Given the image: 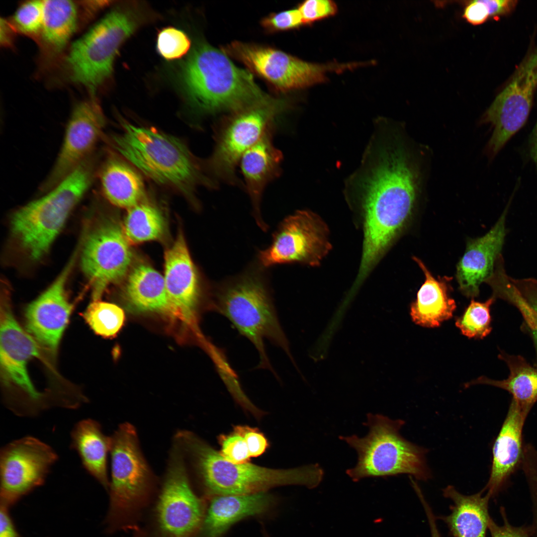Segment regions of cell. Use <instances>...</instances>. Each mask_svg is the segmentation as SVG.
Listing matches in <instances>:
<instances>
[{"label": "cell", "mask_w": 537, "mask_h": 537, "mask_svg": "<svg viewBox=\"0 0 537 537\" xmlns=\"http://www.w3.org/2000/svg\"><path fill=\"white\" fill-rule=\"evenodd\" d=\"M44 19V0H29L21 4L13 17V28L32 37L40 36Z\"/></svg>", "instance_id": "cell-35"}, {"label": "cell", "mask_w": 537, "mask_h": 537, "mask_svg": "<svg viewBox=\"0 0 537 537\" xmlns=\"http://www.w3.org/2000/svg\"><path fill=\"white\" fill-rule=\"evenodd\" d=\"M180 447L191 459L207 496L246 495L267 492L284 485L317 486L324 475L318 464L291 469H273L250 462L235 464L194 434L182 431L178 434Z\"/></svg>", "instance_id": "cell-2"}, {"label": "cell", "mask_w": 537, "mask_h": 537, "mask_svg": "<svg viewBox=\"0 0 537 537\" xmlns=\"http://www.w3.org/2000/svg\"><path fill=\"white\" fill-rule=\"evenodd\" d=\"M482 489L471 495L461 494L452 486L443 490V495L453 502L451 513L442 519L453 537H486L489 502L491 497Z\"/></svg>", "instance_id": "cell-26"}, {"label": "cell", "mask_w": 537, "mask_h": 537, "mask_svg": "<svg viewBox=\"0 0 537 537\" xmlns=\"http://www.w3.org/2000/svg\"><path fill=\"white\" fill-rule=\"evenodd\" d=\"M331 247L323 220L311 211H298L279 224L271 245L260 251L259 260L266 268L292 263L318 266Z\"/></svg>", "instance_id": "cell-16"}, {"label": "cell", "mask_w": 537, "mask_h": 537, "mask_svg": "<svg viewBox=\"0 0 537 537\" xmlns=\"http://www.w3.org/2000/svg\"><path fill=\"white\" fill-rule=\"evenodd\" d=\"M14 29L11 23L6 20H0V41L4 46L11 44L12 36L10 32Z\"/></svg>", "instance_id": "cell-48"}, {"label": "cell", "mask_w": 537, "mask_h": 537, "mask_svg": "<svg viewBox=\"0 0 537 537\" xmlns=\"http://www.w3.org/2000/svg\"><path fill=\"white\" fill-rule=\"evenodd\" d=\"M537 90V47L528 52L483 115L493 128L486 152L494 158L526 123Z\"/></svg>", "instance_id": "cell-14"}, {"label": "cell", "mask_w": 537, "mask_h": 537, "mask_svg": "<svg viewBox=\"0 0 537 537\" xmlns=\"http://www.w3.org/2000/svg\"><path fill=\"white\" fill-rule=\"evenodd\" d=\"M137 24L131 12L115 9L75 41L66 59L71 81L87 88L93 96L110 76L120 47Z\"/></svg>", "instance_id": "cell-12"}, {"label": "cell", "mask_w": 537, "mask_h": 537, "mask_svg": "<svg viewBox=\"0 0 537 537\" xmlns=\"http://www.w3.org/2000/svg\"><path fill=\"white\" fill-rule=\"evenodd\" d=\"M286 104L269 97L230 112L217 123L215 145L206 163L211 178L232 185L241 183L236 169L243 155L255 144L283 111Z\"/></svg>", "instance_id": "cell-9"}, {"label": "cell", "mask_w": 537, "mask_h": 537, "mask_svg": "<svg viewBox=\"0 0 537 537\" xmlns=\"http://www.w3.org/2000/svg\"><path fill=\"white\" fill-rule=\"evenodd\" d=\"M98 175L104 196L116 206L129 209L144 196L145 185L140 175L115 157L109 156L104 161Z\"/></svg>", "instance_id": "cell-28"}, {"label": "cell", "mask_w": 537, "mask_h": 537, "mask_svg": "<svg viewBox=\"0 0 537 537\" xmlns=\"http://www.w3.org/2000/svg\"><path fill=\"white\" fill-rule=\"evenodd\" d=\"M111 481L106 532L133 531L153 503L156 483L139 445L134 427L120 425L110 437Z\"/></svg>", "instance_id": "cell-5"}, {"label": "cell", "mask_w": 537, "mask_h": 537, "mask_svg": "<svg viewBox=\"0 0 537 537\" xmlns=\"http://www.w3.org/2000/svg\"><path fill=\"white\" fill-rule=\"evenodd\" d=\"M304 24L313 22L334 15L338 7L330 0H308L299 4L298 8Z\"/></svg>", "instance_id": "cell-39"}, {"label": "cell", "mask_w": 537, "mask_h": 537, "mask_svg": "<svg viewBox=\"0 0 537 537\" xmlns=\"http://www.w3.org/2000/svg\"><path fill=\"white\" fill-rule=\"evenodd\" d=\"M165 228L159 210L148 203L140 202L128 209L124 233L129 242L139 243L160 238Z\"/></svg>", "instance_id": "cell-32"}, {"label": "cell", "mask_w": 537, "mask_h": 537, "mask_svg": "<svg viewBox=\"0 0 537 537\" xmlns=\"http://www.w3.org/2000/svg\"><path fill=\"white\" fill-rule=\"evenodd\" d=\"M419 499L423 505L428 519L430 528L431 537H441L437 526L436 518L430 506L424 496L421 497Z\"/></svg>", "instance_id": "cell-47"}, {"label": "cell", "mask_w": 537, "mask_h": 537, "mask_svg": "<svg viewBox=\"0 0 537 537\" xmlns=\"http://www.w3.org/2000/svg\"><path fill=\"white\" fill-rule=\"evenodd\" d=\"M404 423L401 419L368 413L365 425L369 432L365 436L340 437L358 455L356 466L346 471L354 481L401 474L423 481L431 477L426 460L428 450L401 435L400 430Z\"/></svg>", "instance_id": "cell-7"}, {"label": "cell", "mask_w": 537, "mask_h": 537, "mask_svg": "<svg viewBox=\"0 0 537 537\" xmlns=\"http://www.w3.org/2000/svg\"><path fill=\"white\" fill-rule=\"evenodd\" d=\"M518 289L528 304L537 311V280L522 279L518 283Z\"/></svg>", "instance_id": "cell-45"}, {"label": "cell", "mask_w": 537, "mask_h": 537, "mask_svg": "<svg viewBox=\"0 0 537 537\" xmlns=\"http://www.w3.org/2000/svg\"><path fill=\"white\" fill-rule=\"evenodd\" d=\"M132 537H144L143 530L140 528L134 531L133 535Z\"/></svg>", "instance_id": "cell-51"}, {"label": "cell", "mask_w": 537, "mask_h": 537, "mask_svg": "<svg viewBox=\"0 0 537 537\" xmlns=\"http://www.w3.org/2000/svg\"><path fill=\"white\" fill-rule=\"evenodd\" d=\"M522 314L529 326L537 330V311L532 307L528 306L525 309Z\"/></svg>", "instance_id": "cell-50"}, {"label": "cell", "mask_w": 537, "mask_h": 537, "mask_svg": "<svg viewBox=\"0 0 537 537\" xmlns=\"http://www.w3.org/2000/svg\"><path fill=\"white\" fill-rule=\"evenodd\" d=\"M222 51L282 91L303 89L327 81L331 72L342 73L361 63L317 64L269 47L234 41Z\"/></svg>", "instance_id": "cell-13"}, {"label": "cell", "mask_w": 537, "mask_h": 537, "mask_svg": "<svg viewBox=\"0 0 537 537\" xmlns=\"http://www.w3.org/2000/svg\"><path fill=\"white\" fill-rule=\"evenodd\" d=\"M180 75L190 102L206 113L231 112L270 97L250 72L236 66L223 51L207 44L194 49Z\"/></svg>", "instance_id": "cell-4"}, {"label": "cell", "mask_w": 537, "mask_h": 537, "mask_svg": "<svg viewBox=\"0 0 537 537\" xmlns=\"http://www.w3.org/2000/svg\"><path fill=\"white\" fill-rule=\"evenodd\" d=\"M213 307L253 344L260 358L259 367L271 369L265 339L283 349L293 362L269 291L259 270L250 269L220 285Z\"/></svg>", "instance_id": "cell-6"}, {"label": "cell", "mask_w": 537, "mask_h": 537, "mask_svg": "<svg viewBox=\"0 0 537 537\" xmlns=\"http://www.w3.org/2000/svg\"><path fill=\"white\" fill-rule=\"evenodd\" d=\"M275 124L242 156L239 164L246 191L253 205L259 225L266 230L260 214L262 196L267 185L281 174V152L273 144Z\"/></svg>", "instance_id": "cell-23"}, {"label": "cell", "mask_w": 537, "mask_h": 537, "mask_svg": "<svg viewBox=\"0 0 537 537\" xmlns=\"http://www.w3.org/2000/svg\"><path fill=\"white\" fill-rule=\"evenodd\" d=\"M71 440V447L79 454L85 470L108 491L107 458L110 449V437L103 434L97 421L85 419L74 426Z\"/></svg>", "instance_id": "cell-27"}, {"label": "cell", "mask_w": 537, "mask_h": 537, "mask_svg": "<svg viewBox=\"0 0 537 537\" xmlns=\"http://www.w3.org/2000/svg\"><path fill=\"white\" fill-rule=\"evenodd\" d=\"M503 524L499 525L491 518L488 523V530L491 537H532V530L531 525L515 526L512 525L508 518L505 508H500Z\"/></svg>", "instance_id": "cell-41"}, {"label": "cell", "mask_w": 537, "mask_h": 537, "mask_svg": "<svg viewBox=\"0 0 537 537\" xmlns=\"http://www.w3.org/2000/svg\"><path fill=\"white\" fill-rule=\"evenodd\" d=\"M500 358L509 369V375L506 379L496 380L481 376L468 382L465 386L484 384L505 390L512 395V400L529 414L537 402V368L519 356L502 353Z\"/></svg>", "instance_id": "cell-30"}, {"label": "cell", "mask_w": 537, "mask_h": 537, "mask_svg": "<svg viewBox=\"0 0 537 537\" xmlns=\"http://www.w3.org/2000/svg\"><path fill=\"white\" fill-rule=\"evenodd\" d=\"M0 505V537H20L10 516L9 507Z\"/></svg>", "instance_id": "cell-46"}, {"label": "cell", "mask_w": 537, "mask_h": 537, "mask_svg": "<svg viewBox=\"0 0 537 537\" xmlns=\"http://www.w3.org/2000/svg\"><path fill=\"white\" fill-rule=\"evenodd\" d=\"M0 362L1 379L13 394L6 402L15 415L33 417L52 408L46 394L38 391L27 372L28 361L40 356V345L15 320L8 298L0 307Z\"/></svg>", "instance_id": "cell-10"}, {"label": "cell", "mask_w": 537, "mask_h": 537, "mask_svg": "<svg viewBox=\"0 0 537 537\" xmlns=\"http://www.w3.org/2000/svg\"><path fill=\"white\" fill-rule=\"evenodd\" d=\"M521 468L526 478L531 502L532 537H537V448L533 445L525 447Z\"/></svg>", "instance_id": "cell-37"}, {"label": "cell", "mask_w": 537, "mask_h": 537, "mask_svg": "<svg viewBox=\"0 0 537 537\" xmlns=\"http://www.w3.org/2000/svg\"><path fill=\"white\" fill-rule=\"evenodd\" d=\"M78 4L67 0H44L40 40L48 54L61 52L78 27Z\"/></svg>", "instance_id": "cell-31"}, {"label": "cell", "mask_w": 537, "mask_h": 537, "mask_svg": "<svg viewBox=\"0 0 537 537\" xmlns=\"http://www.w3.org/2000/svg\"><path fill=\"white\" fill-rule=\"evenodd\" d=\"M83 317L95 334L106 338L114 336L122 327L125 319L120 307L98 300L89 305Z\"/></svg>", "instance_id": "cell-33"}, {"label": "cell", "mask_w": 537, "mask_h": 537, "mask_svg": "<svg viewBox=\"0 0 537 537\" xmlns=\"http://www.w3.org/2000/svg\"><path fill=\"white\" fill-rule=\"evenodd\" d=\"M463 17L469 23L478 25L485 22L490 18V15L483 0H476L470 1L467 4Z\"/></svg>", "instance_id": "cell-43"}, {"label": "cell", "mask_w": 537, "mask_h": 537, "mask_svg": "<svg viewBox=\"0 0 537 537\" xmlns=\"http://www.w3.org/2000/svg\"><path fill=\"white\" fill-rule=\"evenodd\" d=\"M221 446V455L227 460L235 464L250 462V455L244 438L233 431L227 435H221L218 438Z\"/></svg>", "instance_id": "cell-38"}, {"label": "cell", "mask_w": 537, "mask_h": 537, "mask_svg": "<svg viewBox=\"0 0 537 537\" xmlns=\"http://www.w3.org/2000/svg\"><path fill=\"white\" fill-rule=\"evenodd\" d=\"M528 415V413L511 400L493 445L490 475L483 489L491 498L504 490L511 476L521 468L525 445L523 431Z\"/></svg>", "instance_id": "cell-21"}, {"label": "cell", "mask_w": 537, "mask_h": 537, "mask_svg": "<svg viewBox=\"0 0 537 537\" xmlns=\"http://www.w3.org/2000/svg\"><path fill=\"white\" fill-rule=\"evenodd\" d=\"M507 207L491 229L484 236L470 239L456 266L459 289L467 297L478 295L480 285L492 274L505 237Z\"/></svg>", "instance_id": "cell-22"}, {"label": "cell", "mask_w": 537, "mask_h": 537, "mask_svg": "<svg viewBox=\"0 0 537 537\" xmlns=\"http://www.w3.org/2000/svg\"><path fill=\"white\" fill-rule=\"evenodd\" d=\"M275 498L267 492L212 496L206 505L198 537H221L235 523L264 515L271 509Z\"/></svg>", "instance_id": "cell-24"}, {"label": "cell", "mask_w": 537, "mask_h": 537, "mask_svg": "<svg viewBox=\"0 0 537 537\" xmlns=\"http://www.w3.org/2000/svg\"><path fill=\"white\" fill-rule=\"evenodd\" d=\"M261 23L264 28L269 32L295 29L303 24L301 14L298 9L271 13L264 18Z\"/></svg>", "instance_id": "cell-40"}, {"label": "cell", "mask_w": 537, "mask_h": 537, "mask_svg": "<svg viewBox=\"0 0 537 537\" xmlns=\"http://www.w3.org/2000/svg\"><path fill=\"white\" fill-rule=\"evenodd\" d=\"M263 535H264V537H269V536H268V534H267V533H266V532L265 531V530H264V532H263Z\"/></svg>", "instance_id": "cell-52"}, {"label": "cell", "mask_w": 537, "mask_h": 537, "mask_svg": "<svg viewBox=\"0 0 537 537\" xmlns=\"http://www.w3.org/2000/svg\"><path fill=\"white\" fill-rule=\"evenodd\" d=\"M132 257L123 229L116 223H102L90 232L84 243L81 264L91 283L94 301L98 300L107 285L125 275Z\"/></svg>", "instance_id": "cell-17"}, {"label": "cell", "mask_w": 537, "mask_h": 537, "mask_svg": "<svg viewBox=\"0 0 537 537\" xmlns=\"http://www.w3.org/2000/svg\"><path fill=\"white\" fill-rule=\"evenodd\" d=\"M96 169L92 155L47 194L15 213L12 232L32 259H39L47 252L72 210L91 184Z\"/></svg>", "instance_id": "cell-8"}, {"label": "cell", "mask_w": 537, "mask_h": 537, "mask_svg": "<svg viewBox=\"0 0 537 537\" xmlns=\"http://www.w3.org/2000/svg\"><path fill=\"white\" fill-rule=\"evenodd\" d=\"M423 270L425 280L411 305L410 315L417 325L427 328L439 327L452 317L456 308L454 300L450 297L451 277L444 276L438 278L433 276L423 262L413 257Z\"/></svg>", "instance_id": "cell-25"}, {"label": "cell", "mask_w": 537, "mask_h": 537, "mask_svg": "<svg viewBox=\"0 0 537 537\" xmlns=\"http://www.w3.org/2000/svg\"><path fill=\"white\" fill-rule=\"evenodd\" d=\"M74 260L73 257L55 281L25 311L28 333L53 356L56 354L73 308L66 285Z\"/></svg>", "instance_id": "cell-19"}, {"label": "cell", "mask_w": 537, "mask_h": 537, "mask_svg": "<svg viewBox=\"0 0 537 537\" xmlns=\"http://www.w3.org/2000/svg\"><path fill=\"white\" fill-rule=\"evenodd\" d=\"M58 458L51 446L31 436L4 446L0 451V504L9 508L42 485Z\"/></svg>", "instance_id": "cell-15"}, {"label": "cell", "mask_w": 537, "mask_h": 537, "mask_svg": "<svg viewBox=\"0 0 537 537\" xmlns=\"http://www.w3.org/2000/svg\"><path fill=\"white\" fill-rule=\"evenodd\" d=\"M492 297L484 302L472 299L463 314L456 319L455 325L462 334L469 338L482 339L491 331L490 308L494 301Z\"/></svg>", "instance_id": "cell-34"}, {"label": "cell", "mask_w": 537, "mask_h": 537, "mask_svg": "<svg viewBox=\"0 0 537 537\" xmlns=\"http://www.w3.org/2000/svg\"><path fill=\"white\" fill-rule=\"evenodd\" d=\"M125 296L130 309L133 311L175 314L164 276L148 266L140 265L133 269L127 280Z\"/></svg>", "instance_id": "cell-29"}, {"label": "cell", "mask_w": 537, "mask_h": 537, "mask_svg": "<svg viewBox=\"0 0 537 537\" xmlns=\"http://www.w3.org/2000/svg\"><path fill=\"white\" fill-rule=\"evenodd\" d=\"M104 123L102 110L93 96L76 105L56 162L40 186L42 190H50L92 155Z\"/></svg>", "instance_id": "cell-18"}, {"label": "cell", "mask_w": 537, "mask_h": 537, "mask_svg": "<svg viewBox=\"0 0 537 537\" xmlns=\"http://www.w3.org/2000/svg\"><path fill=\"white\" fill-rule=\"evenodd\" d=\"M233 431L244 438L251 457H258L263 454L268 447L266 437L256 428L246 425H237L234 427Z\"/></svg>", "instance_id": "cell-42"}, {"label": "cell", "mask_w": 537, "mask_h": 537, "mask_svg": "<svg viewBox=\"0 0 537 537\" xmlns=\"http://www.w3.org/2000/svg\"><path fill=\"white\" fill-rule=\"evenodd\" d=\"M164 278L175 314H179L188 324L194 323L201 295L200 283L181 233L165 254Z\"/></svg>", "instance_id": "cell-20"}, {"label": "cell", "mask_w": 537, "mask_h": 537, "mask_svg": "<svg viewBox=\"0 0 537 537\" xmlns=\"http://www.w3.org/2000/svg\"><path fill=\"white\" fill-rule=\"evenodd\" d=\"M167 473L153 505L144 537H198L205 500L190 483L180 448L172 450Z\"/></svg>", "instance_id": "cell-11"}, {"label": "cell", "mask_w": 537, "mask_h": 537, "mask_svg": "<svg viewBox=\"0 0 537 537\" xmlns=\"http://www.w3.org/2000/svg\"><path fill=\"white\" fill-rule=\"evenodd\" d=\"M190 41L182 30L167 27L161 30L157 37V48L160 55L167 60L179 59L189 50Z\"/></svg>", "instance_id": "cell-36"}, {"label": "cell", "mask_w": 537, "mask_h": 537, "mask_svg": "<svg viewBox=\"0 0 537 537\" xmlns=\"http://www.w3.org/2000/svg\"><path fill=\"white\" fill-rule=\"evenodd\" d=\"M363 183L364 241L358 277L363 279L412 215L415 173L401 148L386 150Z\"/></svg>", "instance_id": "cell-1"}, {"label": "cell", "mask_w": 537, "mask_h": 537, "mask_svg": "<svg viewBox=\"0 0 537 537\" xmlns=\"http://www.w3.org/2000/svg\"><path fill=\"white\" fill-rule=\"evenodd\" d=\"M529 153L530 158L537 167V122L529 138Z\"/></svg>", "instance_id": "cell-49"}, {"label": "cell", "mask_w": 537, "mask_h": 537, "mask_svg": "<svg viewBox=\"0 0 537 537\" xmlns=\"http://www.w3.org/2000/svg\"><path fill=\"white\" fill-rule=\"evenodd\" d=\"M487 5L490 18H499L511 13L518 4L516 0H483Z\"/></svg>", "instance_id": "cell-44"}, {"label": "cell", "mask_w": 537, "mask_h": 537, "mask_svg": "<svg viewBox=\"0 0 537 537\" xmlns=\"http://www.w3.org/2000/svg\"><path fill=\"white\" fill-rule=\"evenodd\" d=\"M121 124L122 132L112 136L113 148L156 182L187 193L200 184L217 187L181 140L127 121Z\"/></svg>", "instance_id": "cell-3"}]
</instances>
